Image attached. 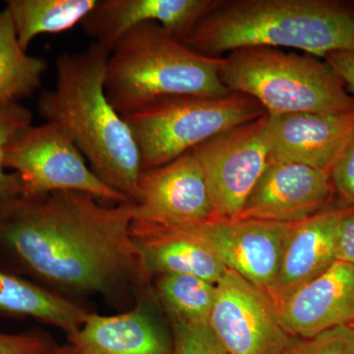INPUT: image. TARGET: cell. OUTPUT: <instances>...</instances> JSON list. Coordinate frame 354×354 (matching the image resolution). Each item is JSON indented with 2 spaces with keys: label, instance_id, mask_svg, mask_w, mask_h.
<instances>
[{
  "label": "cell",
  "instance_id": "cell-1",
  "mask_svg": "<svg viewBox=\"0 0 354 354\" xmlns=\"http://www.w3.org/2000/svg\"><path fill=\"white\" fill-rule=\"evenodd\" d=\"M132 203L59 191L0 200V244L48 285L113 300L148 279L131 236Z\"/></svg>",
  "mask_w": 354,
  "mask_h": 354
},
{
  "label": "cell",
  "instance_id": "cell-2",
  "mask_svg": "<svg viewBox=\"0 0 354 354\" xmlns=\"http://www.w3.org/2000/svg\"><path fill=\"white\" fill-rule=\"evenodd\" d=\"M109 51L93 41L57 60L55 87L39 95L38 113L78 147L92 171L128 201L138 197L142 160L131 129L111 106L104 88Z\"/></svg>",
  "mask_w": 354,
  "mask_h": 354
},
{
  "label": "cell",
  "instance_id": "cell-3",
  "mask_svg": "<svg viewBox=\"0 0 354 354\" xmlns=\"http://www.w3.org/2000/svg\"><path fill=\"white\" fill-rule=\"evenodd\" d=\"M181 41L211 57L247 46H271L324 59L335 51H354V4L339 0H216Z\"/></svg>",
  "mask_w": 354,
  "mask_h": 354
},
{
  "label": "cell",
  "instance_id": "cell-4",
  "mask_svg": "<svg viewBox=\"0 0 354 354\" xmlns=\"http://www.w3.org/2000/svg\"><path fill=\"white\" fill-rule=\"evenodd\" d=\"M223 62L193 50L158 23H143L109 53L106 97L121 115L171 95L223 97L232 92L221 80Z\"/></svg>",
  "mask_w": 354,
  "mask_h": 354
},
{
  "label": "cell",
  "instance_id": "cell-5",
  "mask_svg": "<svg viewBox=\"0 0 354 354\" xmlns=\"http://www.w3.org/2000/svg\"><path fill=\"white\" fill-rule=\"evenodd\" d=\"M221 82L256 100L271 116L290 113L339 114L354 111V97L325 59L271 46H247L228 53Z\"/></svg>",
  "mask_w": 354,
  "mask_h": 354
},
{
  "label": "cell",
  "instance_id": "cell-6",
  "mask_svg": "<svg viewBox=\"0 0 354 354\" xmlns=\"http://www.w3.org/2000/svg\"><path fill=\"white\" fill-rule=\"evenodd\" d=\"M267 114L252 97L171 95L123 114L138 145L142 171L169 164L232 128Z\"/></svg>",
  "mask_w": 354,
  "mask_h": 354
},
{
  "label": "cell",
  "instance_id": "cell-7",
  "mask_svg": "<svg viewBox=\"0 0 354 354\" xmlns=\"http://www.w3.org/2000/svg\"><path fill=\"white\" fill-rule=\"evenodd\" d=\"M4 167L19 174L29 196L74 191L111 206L129 202L97 176L78 147L55 123L32 124L20 132L7 147Z\"/></svg>",
  "mask_w": 354,
  "mask_h": 354
},
{
  "label": "cell",
  "instance_id": "cell-8",
  "mask_svg": "<svg viewBox=\"0 0 354 354\" xmlns=\"http://www.w3.org/2000/svg\"><path fill=\"white\" fill-rule=\"evenodd\" d=\"M269 115L216 135L192 149L208 188L209 220L232 221L241 213L269 162Z\"/></svg>",
  "mask_w": 354,
  "mask_h": 354
},
{
  "label": "cell",
  "instance_id": "cell-9",
  "mask_svg": "<svg viewBox=\"0 0 354 354\" xmlns=\"http://www.w3.org/2000/svg\"><path fill=\"white\" fill-rule=\"evenodd\" d=\"M209 326L228 354H283L295 339L272 298L230 269L216 283Z\"/></svg>",
  "mask_w": 354,
  "mask_h": 354
},
{
  "label": "cell",
  "instance_id": "cell-10",
  "mask_svg": "<svg viewBox=\"0 0 354 354\" xmlns=\"http://www.w3.org/2000/svg\"><path fill=\"white\" fill-rule=\"evenodd\" d=\"M177 225L208 247L227 269L272 297L290 223L205 220Z\"/></svg>",
  "mask_w": 354,
  "mask_h": 354
},
{
  "label": "cell",
  "instance_id": "cell-11",
  "mask_svg": "<svg viewBox=\"0 0 354 354\" xmlns=\"http://www.w3.org/2000/svg\"><path fill=\"white\" fill-rule=\"evenodd\" d=\"M335 195L330 172L269 160L241 213L232 221L297 223L327 208Z\"/></svg>",
  "mask_w": 354,
  "mask_h": 354
},
{
  "label": "cell",
  "instance_id": "cell-12",
  "mask_svg": "<svg viewBox=\"0 0 354 354\" xmlns=\"http://www.w3.org/2000/svg\"><path fill=\"white\" fill-rule=\"evenodd\" d=\"M133 221L177 225L209 220L211 204L201 167L192 151L142 171Z\"/></svg>",
  "mask_w": 354,
  "mask_h": 354
},
{
  "label": "cell",
  "instance_id": "cell-13",
  "mask_svg": "<svg viewBox=\"0 0 354 354\" xmlns=\"http://www.w3.org/2000/svg\"><path fill=\"white\" fill-rule=\"evenodd\" d=\"M353 132L354 111L269 115V160L295 162L330 172Z\"/></svg>",
  "mask_w": 354,
  "mask_h": 354
},
{
  "label": "cell",
  "instance_id": "cell-14",
  "mask_svg": "<svg viewBox=\"0 0 354 354\" xmlns=\"http://www.w3.org/2000/svg\"><path fill=\"white\" fill-rule=\"evenodd\" d=\"M279 322L293 337L308 339L354 324V265L335 261L320 276L277 306Z\"/></svg>",
  "mask_w": 354,
  "mask_h": 354
},
{
  "label": "cell",
  "instance_id": "cell-15",
  "mask_svg": "<svg viewBox=\"0 0 354 354\" xmlns=\"http://www.w3.org/2000/svg\"><path fill=\"white\" fill-rule=\"evenodd\" d=\"M216 0H97L80 26L88 38L111 53L135 26L155 22L183 41L215 6Z\"/></svg>",
  "mask_w": 354,
  "mask_h": 354
},
{
  "label": "cell",
  "instance_id": "cell-16",
  "mask_svg": "<svg viewBox=\"0 0 354 354\" xmlns=\"http://www.w3.org/2000/svg\"><path fill=\"white\" fill-rule=\"evenodd\" d=\"M351 207L324 209L290 223L272 299L276 306L337 261L339 227Z\"/></svg>",
  "mask_w": 354,
  "mask_h": 354
},
{
  "label": "cell",
  "instance_id": "cell-17",
  "mask_svg": "<svg viewBox=\"0 0 354 354\" xmlns=\"http://www.w3.org/2000/svg\"><path fill=\"white\" fill-rule=\"evenodd\" d=\"M149 304L139 297L125 313H88L69 342L79 354H174V335L169 337Z\"/></svg>",
  "mask_w": 354,
  "mask_h": 354
},
{
  "label": "cell",
  "instance_id": "cell-18",
  "mask_svg": "<svg viewBox=\"0 0 354 354\" xmlns=\"http://www.w3.org/2000/svg\"><path fill=\"white\" fill-rule=\"evenodd\" d=\"M131 236L147 274H188L216 283L227 268L178 225L132 221Z\"/></svg>",
  "mask_w": 354,
  "mask_h": 354
},
{
  "label": "cell",
  "instance_id": "cell-19",
  "mask_svg": "<svg viewBox=\"0 0 354 354\" xmlns=\"http://www.w3.org/2000/svg\"><path fill=\"white\" fill-rule=\"evenodd\" d=\"M0 312L31 317L73 335L88 315L80 305L13 274L0 271Z\"/></svg>",
  "mask_w": 354,
  "mask_h": 354
},
{
  "label": "cell",
  "instance_id": "cell-20",
  "mask_svg": "<svg viewBox=\"0 0 354 354\" xmlns=\"http://www.w3.org/2000/svg\"><path fill=\"white\" fill-rule=\"evenodd\" d=\"M97 0H7L21 46L28 50L32 39L80 25Z\"/></svg>",
  "mask_w": 354,
  "mask_h": 354
},
{
  "label": "cell",
  "instance_id": "cell-21",
  "mask_svg": "<svg viewBox=\"0 0 354 354\" xmlns=\"http://www.w3.org/2000/svg\"><path fill=\"white\" fill-rule=\"evenodd\" d=\"M46 68L44 58L28 55L21 46L6 7L0 10V106L34 94Z\"/></svg>",
  "mask_w": 354,
  "mask_h": 354
},
{
  "label": "cell",
  "instance_id": "cell-22",
  "mask_svg": "<svg viewBox=\"0 0 354 354\" xmlns=\"http://www.w3.org/2000/svg\"><path fill=\"white\" fill-rule=\"evenodd\" d=\"M157 292L174 322L209 324L216 285L188 274H162Z\"/></svg>",
  "mask_w": 354,
  "mask_h": 354
},
{
  "label": "cell",
  "instance_id": "cell-23",
  "mask_svg": "<svg viewBox=\"0 0 354 354\" xmlns=\"http://www.w3.org/2000/svg\"><path fill=\"white\" fill-rule=\"evenodd\" d=\"M32 122V113L20 102L0 106V200L25 194L19 174L7 172L4 160L7 147Z\"/></svg>",
  "mask_w": 354,
  "mask_h": 354
},
{
  "label": "cell",
  "instance_id": "cell-24",
  "mask_svg": "<svg viewBox=\"0 0 354 354\" xmlns=\"http://www.w3.org/2000/svg\"><path fill=\"white\" fill-rule=\"evenodd\" d=\"M283 354H354V325H342L321 334L295 337Z\"/></svg>",
  "mask_w": 354,
  "mask_h": 354
},
{
  "label": "cell",
  "instance_id": "cell-25",
  "mask_svg": "<svg viewBox=\"0 0 354 354\" xmlns=\"http://www.w3.org/2000/svg\"><path fill=\"white\" fill-rule=\"evenodd\" d=\"M174 354H228L209 324L174 322Z\"/></svg>",
  "mask_w": 354,
  "mask_h": 354
},
{
  "label": "cell",
  "instance_id": "cell-26",
  "mask_svg": "<svg viewBox=\"0 0 354 354\" xmlns=\"http://www.w3.org/2000/svg\"><path fill=\"white\" fill-rule=\"evenodd\" d=\"M342 207H354V132L330 171Z\"/></svg>",
  "mask_w": 354,
  "mask_h": 354
},
{
  "label": "cell",
  "instance_id": "cell-27",
  "mask_svg": "<svg viewBox=\"0 0 354 354\" xmlns=\"http://www.w3.org/2000/svg\"><path fill=\"white\" fill-rule=\"evenodd\" d=\"M55 348L44 335L0 332V354H46Z\"/></svg>",
  "mask_w": 354,
  "mask_h": 354
},
{
  "label": "cell",
  "instance_id": "cell-28",
  "mask_svg": "<svg viewBox=\"0 0 354 354\" xmlns=\"http://www.w3.org/2000/svg\"><path fill=\"white\" fill-rule=\"evenodd\" d=\"M337 261L354 265V207H351L339 227L337 241Z\"/></svg>",
  "mask_w": 354,
  "mask_h": 354
},
{
  "label": "cell",
  "instance_id": "cell-29",
  "mask_svg": "<svg viewBox=\"0 0 354 354\" xmlns=\"http://www.w3.org/2000/svg\"><path fill=\"white\" fill-rule=\"evenodd\" d=\"M324 59L333 67L349 94L354 97V51H335Z\"/></svg>",
  "mask_w": 354,
  "mask_h": 354
},
{
  "label": "cell",
  "instance_id": "cell-30",
  "mask_svg": "<svg viewBox=\"0 0 354 354\" xmlns=\"http://www.w3.org/2000/svg\"><path fill=\"white\" fill-rule=\"evenodd\" d=\"M46 354H79L77 349L71 344L64 346H55Z\"/></svg>",
  "mask_w": 354,
  "mask_h": 354
}]
</instances>
